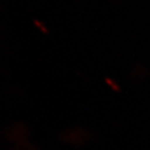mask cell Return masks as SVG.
Here are the masks:
<instances>
[{"label": "cell", "instance_id": "obj_2", "mask_svg": "<svg viewBox=\"0 0 150 150\" xmlns=\"http://www.w3.org/2000/svg\"><path fill=\"white\" fill-rule=\"evenodd\" d=\"M33 23H35V25L37 26L38 28H40V30L42 31L43 33H45V35H47V33H48V29L45 27V25L42 23V22L38 21L37 19H35V20H33Z\"/></svg>", "mask_w": 150, "mask_h": 150}, {"label": "cell", "instance_id": "obj_1", "mask_svg": "<svg viewBox=\"0 0 150 150\" xmlns=\"http://www.w3.org/2000/svg\"><path fill=\"white\" fill-rule=\"evenodd\" d=\"M105 82H106V84H108V87L112 90V91L118 92V93H119V92H121V88L119 87V84H118L115 80H112V78L105 77Z\"/></svg>", "mask_w": 150, "mask_h": 150}]
</instances>
